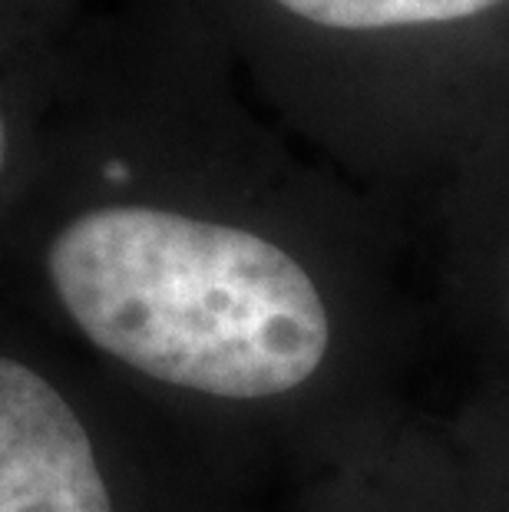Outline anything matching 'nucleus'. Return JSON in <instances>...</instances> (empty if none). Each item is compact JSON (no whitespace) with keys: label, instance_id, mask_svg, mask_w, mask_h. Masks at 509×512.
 I'll use <instances>...</instances> for the list:
<instances>
[{"label":"nucleus","instance_id":"obj_1","mask_svg":"<svg viewBox=\"0 0 509 512\" xmlns=\"http://www.w3.org/2000/svg\"><path fill=\"white\" fill-rule=\"evenodd\" d=\"M301 476L298 512H509V397L420 387Z\"/></svg>","mask_w":509,"mask_h":512},{"label":"nucleus","instance_id":"obj_2","mask_svg":"<svg viewBox=\"0 0 509 512\" xmlns=\"http://www.w3.org/2000/svg\"><path fill=\"white\" fill-rule=\"evenodd\" d=\"M0 512H116L77 410L10 357H0Z\"/></svg>","mask_w":509,"mask_h":512},{"label":"nucleus","instance_id":"obj_3","mask_svg":"<svg viewBox=\"0 0 509 512\" xmlns=\"http://www.w3.org/2000/svg\"><path fill=\"white\" fill-rule=\"evenodd\" d=\"M278 4L328 30H391L467 20L500 0H278Z\"/></svg>","mask_w":509,"mask_h":512},{"label":"nucleus","instance_id":"obj_4","mask_svg":"<svg viewBox=\"0 0 509 512\" xmlns=\"http://www.w3.org/2000/svg\"><path fill=\"white\" fill-rule=\"evenodd\" d=\"M4 159H7V129H4V116H0V172H4Z\"/></svg>","mask_w":509,"mask_h":512}]
</instances>
